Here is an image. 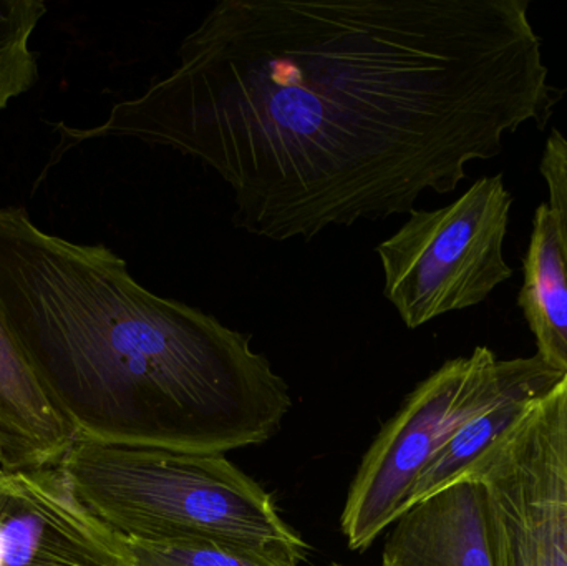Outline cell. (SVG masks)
I'll list each match as a JSON object with an SVG mask.
<instances>
[{
    "label": "cell",
    "mask_w": 567,
    "mask_h": 566,
    "mask_svg": "<svg viewBox=\"0 0 567 566\" xmlns=\"http://www.w3.org/2000/svg\"><path fill=\"white\" fill-rule=\"evenodd\" d=\"M176 59L100 125L55 123L47 169L93 140L173 150L271 241L410 215L509 133L545 128L565 93L528 0H221Z\"/></svg>",
    "instance_id": "6da1fadb"
},
{
    "label": "cell",
    "mask_w": 567,
    "mask_h": 566,
    "mask_svg": "<svg viewBox=\"0 0 567 566\" xmlns=\"http://www.w3.org/2000/svg\"><path fill=\"white\" fill-rule=\"evenodd\" d=\"M0 315L76 435L226 454L261 445L292 408L251 335L156 295L105 245L0 208Z\"/></svg>",
    "instance_id": "7a4b0ae2"
},
{
    "label": "cell",
    "mask_w": 567,
    "mask_h": 566,
    "mask_svg": "<svg viewBox=\"0 0 567 566\" xmlns=\"http://www.w3.org/2000/svg\"><path fill=\"white\" fill-rule=\"evenodd\" d=\"M59 469L80 501L128 541L212 542L279 552L299 562L309 552L271 495L225 454L76 435Z\"/></svg>",
    "instance_id": "3957f363"
},
{
    "label": "cell",
    "mask_w": 567,
    "mask_h": 566,
    "mask_svg": "<svg viewBox=\"0 0 567 566\" xmlns=\"http://www.w3.org/2000/svg\"><path fill=\"white\" fill-rule=\"evenodd\" d=\"M512 208L505 176H483L450 205L413 209L377 245L383 296L406 328L475 308L512 278L505 258Z\"/></svg>",
    "instance_id": "277c9868"
},
{
    "label": "cell",
    "mask_w": 567,
    "mask_h": 566,
    "mask_svg": "<svg viewBox=\"0 0 567 566\" xmlns=\"http://www.w3.org/2000/svg\"><path fill=\"white\" fill-rule=\"evenodd\" d=\"M522 359L485 346L450 359L405 399L363 455L340 527L352 550H367L406 511L413 485L439 449L505 391Z\"/></svg>",
    "instance_id": "5b68a950"
},
{
    "label": "cell",
    "mask_w": 567,
    "mask_h": 566,
    "mask_svg": "<svg viewBox=\"0 0 567 566\" xmlns=\"http://www.w3.org/2000/svg\"><path fill=\"white\" fill-rule=\"evenodd\" d=\"M462 478L485 495L493 565L567 566V375L452 484Z\"/></svg>",
    "instance_id": "8992f818"
},
{
    "label": "cell",
    "mask_w": 567,
    "mask_h": 566,
    "mask_svg": "<svg viewBox=\"0 0 567 566\" xmlns=\"http://www.w3.org/2000/svg\"><path fill=\"white\" fill-rule=\"evenodd\" d=\"M0 566H133L126 538L103 524L59 465H0Z\"/></svg>",
    "instance_id": "52a82bcc"
},
{
    "label": "cell",
    "mask_w": 567,
    "mask_h": 566,
    "mask_svg": "<svg viewBox=\"0 0 567 566\" xmlns=\"http://www.w3.org/2000/svg\"><path fill=\"white\" fill-rule=\"evenodd\" d=\"M382 566H495L482 487L462 478L410 507L392 525Z\"/></svg>",
    "instance_id": "ba28073f"
},
{
    "label": "cell",
    "mask_w": 567,
    "mask_h": 566,
    "mask_svg": "<svg viewBox=\"0 0 567 566\" xmlns=\"http://www.w3.org/2000/svg\"><path fill=\"white\" fill-rule=\"evenodd\" d=\"M76 438L23 358L0 315L2 467H55Z\"/></svg>",
    "instance_id": "9c48e42d"
},
{
    "label": "cell",
    "mask_w": 567,
    "mask_h": 566,
    "mask_svg": "<svg viewBox=\"0 0 567 566\" xmlns=\"http://www.w3.org/2000/svg\"><path fill=\"white\" fill-rule=\"evenodd\" d=\"M518 305L535 336L536 354L567 375V255L548 203L539 205L533 216Z\"/></svg>",
    "instance_id": "30bf717a"
},
{
    "label": "cell",
    "mask_w": 567,
    "mask_h": 566,
    "mask_svg": "<svg viewBox=\"0 0 567 566\" xmlns=\"http://www.w3.org/2000/svg\"><path fill=\"white\" fill-rule=\"evenodd\" d=\"M563 378L565 374L546 364L538 354L523 358L515 378L496 401L466 421L433 455L413 485L406 511L452 485V482L515 421L516 415L529 401L545 394Z\"/></svg>",
    "instance_id": "8fae6325"
},
{
    "label": "cell",
    "mask_w": 567,
    "mask_h": 566,
    "mask_svg": "<svg viewBox=\"0 0 567 566\" xmlns=\"http://www.w3.org/2000/svg\"><path fill=\"white\" fill-rule=\"evenodd\" d=\"M45 13L42 0H0V113L39 80L29 42Z\"/></svg>",
    "instance_id": "7c38bea8"
},
{
    "label": "cell",
    "mask_w": 567,
    "mask_h": 566,
    "mask_svg": "<svg viewBox=\"0 0 567 566\" xmlns=\"http://www.w3.org/2000/svg\"><path fill=\"white\" fill-rule=\"evenodd\" d=\"M133 566H299V560L279 552L255 550L212 542L152 544L128 541Z\"/></svg>",
    "instance_id": "4fadbf2b"
},
{
    "label": "cell",
    "mask_w": 567,
    "mask_h": 566,
    "mask_svg": "<svg viewBox=\"0 0 567 566\" xmlns=\"http://www.w3.org/2000/svg\"><path fill=\"white\" fill-rule=\"evenodd\" d=\"M543 179L548 189V205L555 213L561 229L567 255V136L561 130H553L543 150Z\"/></svg>",
    "instance_id": "5bb4252c"
},
{
    "label": "cell",
    "mask_w": 567,
    "mask_h": 566,
    "mask_svg": "<svg viewBox=\"0 0 567 566\" xmlns=\"http://www.w3.org/2000/svg\"><path fill=\"white\" fill-rule=\"evenodd\" d=\"M3 454H2V445H0V465H2Z\"/></svg>",
    "instance_id": "9a60e30c"
},
{
    "label": "cell",
    "mask_w": 567,
    "mask_h": 566,
    "mask_svg": "<svg viewBox=\"0 0 567 566\" xmlns=\"http://www.w3.org/2000/svg\"><path fill=\"white\" fill-rule=\"evenodd\" d=\"M332 566H342V565H337V564H333Z\"/></svg>",
    "instance_id": "2e32d148"
}]
</instances>
